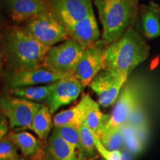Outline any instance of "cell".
Here are the masks:
<instances>
[{
    "mask_svg": "<svg viewBox=\"0 0 160 160\" xmlns=\"http://www.w3.org/2000/svg\"><path fill=\"white\" fill-rule=\"evenodd\" d=\"M150 46L133 28L105 47L104 69L126 82L136 67L148 57Z\"/></svg>",
    "mask_w": 160,
    "mask_h": 160,
    "instance_id": "1",
    "label": "cell"
},
{
    "mask_svg": "<svg viewBox=\"0 0 160 160\" xmlns=\"http://www.w3.org/2000/svg\"><path fill=\"white\" fill-rule=\"evenodd\" d=\"M4 60L11 71H24L42 66L51 48L30 35L21 27H11L2 35Z\"/></svg>",
    "mask_w": 160,
    "mask_h": 160,
    "instance_id": "2",
    "label": "cell"
},
{
    "mask_svg": "<svg viewBox=\"0 0 160 160\" xmlns=\"http://www.w3.org/2000/svg\"><path fill=\"white\" fill-rule=\"evenodd\" d=\"M101 22V40L107 46L119 39L136 23L139 0H93Z\"/></svg>",
    "mask_w": 160,
    "mask_h": 160,
    "instance_id": "3",
    "label": "cell"
},
{
    "mask_svg": "<svg viewBox=\"0 0 160 160\" xmlns=\"http://www.w3.org/2000/svg\"><path fill=\"white\" fill-rule=\"evenodd\" d=\"M24 29L39 42L50 48L70 38L66 28L51 8L28 21Z\"/></svg>",
    "mask_w": 160,
    "mask_h": 160,
    "instance_id": "4",
    "label": "cell"
},
{
    "mask_svg": "<svg viewBox=\"0 0 160 160\" xmlns=\"http://www.w3.org/2000/svg\"><path fill=\"white\" fill-rule=\"evenodd\" d=\"M85 48L69 38L51 47L44 59L42 66L61 73H73Z\"/></svg>",
    "mask_w": 160,
    "mask_h": 160,
    "instance_id": "5",
    "label": "cell"
},
{
    "mask_svg": "<svg viewBox=\"0 0 160 160\" xmlns=\"http://www.w3.org/2000/svg\"><path fill=\"white\" fill-rule=\"evenodd\" d=\"M43 104L11 95L0 97L1 112L8 120L11 129H27L35 113Z\"/></svg>",
    "mask_w": 160,
    "mask_h": 160,
    "instance_id": "6",
    "label": "cell"
},
{
    "mask_svg": "<svg viewBox=\"0 0 160 160\" xmlns=\"http://www.w3.org/2000/svg\"><path fill=\"white\" fill-rule=\"evenodd\" d=\"M116 102L114 109L110 115V119L102 131L119 130L127 122L132 112L140 104L139 86L137 84L127 83L126 82Z\"/></svg>",
    "mask_w": 160,
    "mask_h": 160,
    "instance_id": "7",
    "label": "cell"
},
{
    "mask_svg": "<svg viewBox=\"0 0 160 160\" xmlns=\"http://www.w3.org/2000/svg\"><path fill=\"white\" fill-rule=\"evenodd\" d=\"M73 73H61L41 67L24 71H11L6 77L5 84L9 89L56 82Z\"/></svg>",
    "mask_w": 160,
    "mask_h": 160,
    "instance_id": "8",
    "label": "cell"
},
{
    "mask_svg": "<svg viewBox=\"0 0 160 160\" xmlns=\"http://www.w3.org/2000/svg\"><path fill=\"white\" fill-rule=\"evenodd\" d=\"M105 47L100 39L95 45L84 50L73 71L74 77L84 88L89 85L93 78L104 69L103 53Z\"/></svg>",
    "mask_w": 160,
    "mask_h": 160,
    "instance_id": "9",
    "label": "cell"
},
{
    "mask_svg": "<svg viewBox=\"0 0 160 160\" xmlns=\"http://www.w3.org/2000/svg\"><path fill=\"white\" fill-rule=\"evenodd\" d=\"M84 88L81 82L71 74L56 82L54 88L45 102L52 114L59 108L75 101Z\"/></svg>",
    "mask_w": 160,
    "mask_h": 160,
    "instance_id": "10",
    "label": "cell"
},
{
    "mask_svg": "<svg viewBox=\"0 0 160 160\" xmlns=\"http://www.w3.org/2000/svg\"><path fill=\"white\" fill-rule=\"evenodd\" d=\"M49 3L66 28L93 11V0H49Z\"/></svg>",
    "mask_w": 160,
    "mask_h": 160,
    "instance_id": "11",
    "label": "cell"
},
{
    "mask_svg": "<svg viewBox=\"0 0 160 160\" xmlns=\"http://www.w3.org/2000/svg\"><path fill=\"white\" fill-rule=\"evenodd\" d=\"M125 83L110 72L102 70L93 78L89 85L97 94L99 105L107 108L117 102Z\"/></svg>",
    "mask_w": 160,
    "mask_h": 160,
    "instance_id": "12",
    "label": "cell"
},
{
    "mask_svg": "<svg viewBox=\"0 0 160 160\" xmlns=\"http://www.w3.org/2000/svg\"><path fill=\"white\" fill-rule=\"evenodd\" d=\"M66 29L68 32L70 38L77 41L85 49L95 45L101 39V32L96 19L94 11Z\"/></svg>",
    "mask_w": 160,
    "mask_h": 160,
    "instance_id": "13",
    "label": "cell"
},
{
    "mask_svg": "<svg viewBox=\"0 0 160 160\" xmlns=\"http://www.w3.org/2000/svg\"><path fill=\"white\" fill-rule=\"evenodd\" d=\"M6 12L15 22H27L39 13L51 9L46 0H4Z\"/></svg>",
    "mask_w": 160,
    "mask_h": 160,
    "instance_id": "14",
    "label": "cell"
},
{
    "mask_svg": "<svg viewBox=\"0 0 160 160\" xmlns=\"http://www.w3.org/2000/svg\"><path fill=\"white\" fill-rule=\"evenodd\" d=\"M94 100L88 94L83 95L77 105L69 109L60 111L54 116L53 119V127L70 125L79 128L83 125L88 112Z\"/></svg>",
    "mask_w": 160,
    "mask_h": 160,
    "instance_id": "15",
    "label": "cell"
},
{
    "mask_svg": "<svg viewBox=\"0 0 160 160\" xmlns=\"http://www.w3.org/2000/svg\"><path fill=\"white\" fill-rule=\"evenodd\" d=\"M6 137L12 140L22 154L31 160H42L45 158V152L42 148L39 140L29 132H9Z\"/></svg>",
    "mask_w": 160,
    "mask_h": 160,
    "instance_id": "16",
    "label": "cell"
},
{
    "mask_svg": "<svg viewBox=\"0 0 160 160\" xmlns=\"http://www.w3.org/2000/svg\"><path fill=\"white\" fill-rule=\"evenodd\" d=\"M139 14L143 34L148 39L160 37V5L154 1L139 6Z\"/></svg>",
    "mask_w": 160,
    "mask_h": 160,
    "instance_id": "17",
    "label": "cell"
},
{
    "mask_svg": "<svg viewBox=\"0 0 160 160\" xmlns=\"http://www.w3.org/2000/svg\"><path fill=\"white\" fill-rule=\"evenodd\" d=\"M45 158V160H85L77 150L53 131L49 137Z\"/></svg>",
    "mask_w": 160,
    "mask_h": 160,
    "instance_id": "18",
    "label": "cell"
},
{
    "mask_svg": "<svg viewBox=\"0 0 160 160\" xmlns=\"http://www.w3.org/2000/svg\"><path fill=\"white\" fill-rule=\"evenodd\" d=\"M55 82L45 85L25 86L10 89L11 94L13 97L22 98L36 102H44L48 98L54 88Z\"/></svg>",
    "mask_w": 160,
    "mask_h": 160,
    "instance_id": "19",
    "label": "cell"
},
{
    "mask_svg": "<svg viewBox=\"0 0 160 160\" xmlns=\"http://www.w3.org/2000/svg\"><path fill=\"white\" fill-rule=\"evenodd\" d=\"M49 108L43 105L35 113L31 125L27 129L33 131L39 139L45 140L48 137L53 128V118Z\"/></svg>",
    "mask_w": 160,
    "mask_h": 160,
    "instance_id": "20",
    "label": "cell"
},
{
    "mask_svg": "<svg viewBox=\"0 0 160 160\" xmlns=\"http://www.w3.org/2000/svg\"><path fill=\"white\" fill-rule=\"evenodd\" d=\"M109 119L110 115L103 113L99 108V103L94 101L88 112L83 124L91 130L95 137L99 138Z\"/></svg>",
    "mask_w": 160,
    "mask_h": 160,
    "instance_id": "21",
    "label": "cell"
},
{
    "mask_svg": "<svg viewBox=\"0 0 160 160\" xmlns=\"http://www.w3.org/2000/svg\"><path fill=\"white\" fill-rule=\"evenodd\" d=\"M123 136L124 145L131 153L138 154L143 150L145 140L142 137L139 131L133 126L126 122L121 127Z\"/></svg>",
    "mask_w": 160,
    "mask_h": 160,
    "instance_id": "22",
    "label": "cell"
},
{
    "mask_svg": "<svg viewBox=\"0 0 160 160\" xmlns=\"http://www.w3.org/2000/svg\"><path fill=\"white\" fill-rule=\"evenodd\" d=\"M81 144V153L85 159H93L97 156V150L95 145V137L85 124L79 128Z\"/></svg>",
    "mask_w": 160,
    "mask_h": 160,
    "instance_id": "23",
    "label": "cell"
},
{
    "mask_svg": "<svg viewBox=\"0 0 160 160\" xmlns=\"http://www.w3.org/2000/svg\"><path fill=\"white\" fill-rule=\"evenodd\" d=\"M53 131H55L59 137L62 138L66 142L72 146L73 148L77 150L82 155L79 128L70 125H64L54 128Z\"/></svg>",
    "mask_w": 160,
    "mask_h": 160,
    "instance_id": "24",
    "label": "cell"
},
{
    "mask_svg": "<svg viewBox=\"0 0 160 160\" xmlns=\"http://www.w3.org/2000/svg\"><path fill=\"white\" fill-rule=\"evenodd\" d=\"M102 144L108 150H119L124 145L121 129L102 131L99 137Z\"/></svg>",
    "mask_w": 160,
    "mask_h": 160,
    "instance_id": "25",
    "label": "cell"
},
{
    "mask_svg": "<svg viewBox=\"0 0 160 160\" xmlns=\"http://www.w3.org/2000/svg\"><path fill=\"white\" fill-rule=\"evenodd\" d=\"M18 148L12 140L5 137L0 140V159H17Z\"/></svg>",
    "mask_w": 160,
    "mask_h": 160,
    "instance_id": "26",
    "label": "cell"
},
{
    "mask_svg": "<svg viewBox=\"0 0 160 160\" xmlns=\"http://www.w3.org/2000/svg\"><path fill=\"white\" fill-rule=\"evenodd\" d=\"M95 137V136H94ZM95 145L97 152L105 160H123L122 153L119 150H108L102 144L99 138L95 137Z\"/></svg>",
    "mask_w": 160,
    "mask_h": 160,
    "instance_id": "27",
    "label": "cell"
},
{
    "mask_svg": "<svg viewBox=\"0 0 160 160\" xmlns=\"http://www.w3.org/2000/svg\"><path fill=\"white\" fill-rule=\"evenodd\" d=\"M9 133L8 120L2 112H0V140L5 139Z\"/></svg>",
    "mask_w": 160,
    "mask_h": 160,
    "instance_id": "28",
    "label": "cell"
},
{
    "mask_svg": "<svg viewBox=\"0 0 160 160\" xmlns=\"http://www.w3.org/2000/svg\"><path fill=\"white\" fill-rule=\"evenodd\" d=\"M4 53H3V49L2 44L0 42V73L2 71L3 65H4Z\"/></svg>",
    "mask_w": 160,
    "mask_h": 160,
    "instance_id": "29",
    "label": "cell"
},
{
    "mask_svg": "<svg viewBox=\"0 0 160 160\" xmlns=\"http://www.w3.org/2000/svg\"><path fill=\"white\" fill-rule=\"evenodd\" d=\"M0 160H25L22 159V158L18 157L17 159H0Z\"/></svg>",
    "mask_w": 160,
    "mask_h": 160,
    "instance_id": "30",
    "label": "cell"
},
{
    "mask_svg": "<svg viewBox=\"0 0 160 160\" xmlns=\"http://www.w3.org/2000/svg\"><path fill=\"white\" fill-rule=\"evenodd\" d=\"M0 25H1V18H0Z\"/></svg>",
    "mask_w": 160,
    "mask_h": 160,
    "instance_id": "31",
    "label": "cell"
},
{
    "mask_svg": "<svg viewBox=\"0 0 160 160\" xmlns=\"http://www.w3.org/2000/svg\"><path fill=\"white\" fill-rule=\"evenodd\" d=\"M0 112H1V108H0Z\"/></svg>",
    "mask_w": 160,
    "mask_h": 160,
    "instance_id": "32",
    "label": "cell"
}]
</instances>
